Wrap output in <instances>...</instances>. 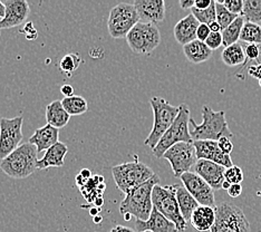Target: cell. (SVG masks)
Returning a JSON list of instances; mask_svg holds the SVG:
<instances>
[{"instance_id":"cell-30","label":"cell","mask_w":261,"mask_h":232,"mask_svg":"<svg viewBox=\"0 0 261 232\" xmlns=\"http://www.w3.org/2000/svg\"><path fill=\"white\" fill-rule=\"evenodd\" d=\"M241 16L248 22L261 21V0H245Z\"/></svg>"},{"instance_id":"cell-12","label":"cell","mask_w":261,"mask_h":232,"mask_svg":"<svg viewBox=\"0 0 261 232\" xmlns=\"http://www.w3.org/2000/svg\"><path fill=\"white\" fill-rule=\"evenodd\" d=\"M22 116L14 118H0V160L7 158L22 141Z\"/></svg>"},{"instance_id":"cell-29","label":"cell","mask_w":261,"mask_h":232,"mask_svg":"<svg viewBox=\"0 0 261 232\" xmlns=\"http://www.w3.org/2000/svg\"><path fill=\"white\" fill-rule=\"evenodd\" d=\"M240 40L248 44L261 45V26L256 22H245L240 36Z\"/></svg>"},{"instance_id":"cell-9","label":"cell","mask_w":261,"mask_h":232,"mask_svg":"<svg viewBox=\"0 0 261 232\" xmlns=\"http://www.w3.org/2000/svg\"><path fill=\"white\" fill-rule=\"evenodd\" d=\"M138 22L140 18L133 4H118L111 9L108 20L109 33L115 39L126 38Z\"/></svg>"},{"instance_id":"cell-33","label":"cell","mask_w":261,"mask_h":232,"mask_svg":"<svg viewBox=\"0 0 261 232\" xmlns=\"http://www.w3.org/2000/svg\"><path fill=\"white\" fill-rule=\"evenodd\" d=\"M80 64L81 57L77 54H67V55H65L62 58L61 63H59V67H61L64 73L72 74L73 71L79 68Z\"/></svg>"},{"instance_id":"cell-48","label":"cell","mask_w":261,"mask_h":232,"mask_svg":"<svg viewBox=\"0 0 261 232\" xmlns=\"http://www.w3.org/2000/svg\"><path fill=\"white\" fill-rule=\"evenodd\" d=\"M80 174L84 178H86V180H90V178H92V172L88 169H83L80 172Z\"/></svg>"},{"instance_id":"cell-46","label":"cell","mask_w":261,"mask_h":232,"mask_svg":"<svg viewBox=\"0 0 261 232\" xmlns=\"http://www.w3.org/2000/svg\"><path fill=\"white\" fill-rule=\"evenodd\" d=\"M75 181H76V184H77V187H79L80 189H82V188H84L85 186H86V183L88 182V180H86V178H84L83 177L81 174H77L76 175V178H75Z\"/></svg>"},{"instance_id":"cell-4","label":"cell","mask_w":261,"mask_h":232,"mask_svg":"<svg viewBox=\"0 0 261 232\" xmlns=\"http://www.w3.org/2000/svg\"><path fill=\"white\" fill-rule=\"evenodd\" d=\"M150 104L154 115V123L149 136L144 141V144L153 150L175 121L180 107L171 105L167 99L156 96L150 98Z\"/></svg>"},{"instance_id":"cell-42","label":"cell","mask_w":261,"mask_h":232,"mask_svg":"<svg viewBox=\"0 0 261 232\" xmlns=\"http://www.w3.org/2000/svg\"><path fill=\"white\" fill-rule=\"evenodd\" d=\"M211 4H212V0H195L194 8H197L199 10H204L209 8Z\"/></svg>"},{"instance_id":"cell-20","label":"cell","mask_w":261,"mask_h":232,"mask_svg":"<svg viewBox=\"0 0 261 232\" xmlns=\"http://www.w3.org/2000/svg\"><path fill=\"white\" fill-rule=\"evenodd\" d=\"M59 138V130L53 127L51 125L47 124L43 127H39L35 131L34 134L29 138L28 143L35 145L37 148V153L46 152L48 148L54 146L58 143Z\"/></svg>"},{"instance_id":"cell-27","label":"cell","mask_w":261,"mask_h":232,"mask_svg":"<svg viewBox=\"0 0 261 232\" xmlns=\"http://www.w3.org/2000/svg\"><path fill=\"white\" fill-rule=\"evenodd\" d=\"M245 18L243 16H239L237 19L229 25L227 28L222 31V39H223V45L224 48L225 47H229L233 44L238 43V40L240 39V36L242 33V28L245 26Z\"/></svg>"},{"instance_id":"cell-32","label":"cell","mask_w":261,"mask_h":232,"mask_svg":"<svg viewBox=\"0 0 261 232\" xmlns=\"http://www.w3.org/2000/svg\"><path fill=\"white\" fill-rule=\"evenodd\" d=\"M216 11H217V21L219 22V25L221 26L222 31L227 28L229 25H231L237 18L239 16H237L224 7L223 4H220L216 2Z\"/></svg>"},{"instance_id":"cell-6","label":"cell","mask_w":261,"mask_h":232,"mask_svg":"<svg viewBox=\"0 0 261 232\" xmlns=\"http://www.w3.org/2000/svg\"><path fill=\"white\" fill-rule=\"evenodd\" d=\"M179 107L180 112L177 114L175 121L171 125V127L167 132H165L163 138L160 140L155 148L152 150L154 157L158 159L163 158L164 153L171 146L176 144V143H193L191 132L189 130L190 120H191V113H190L189 106L188 104H181Z\"/></svg>"},{"instance_id":"cell-31","label":"cell","mask_w":261,"mask_h":232,"mask_svg":"<svg viewBox=\"0 0 261 232\" xmlns=\"http://www.w3.org/2000/svg\"><path fill=\"white\" fill-rule=\"evenodd\" d=\"M191 14L197 18V20L200 23H204V25H210L211 22L217 20V11H216V2H212L211 6L207 9L199 10L197 8L191 9Z\"/></svg>"},{"instance_id":"cell-55","label":"cell","mask_w":261,"mask_h":232,"mask_svg":"<svg viewBox=\"0 0 261 232\" xmlns=\"http://www.w3.org/2000/svg\"><path fill=\"white\" fill-rule=\"evenodd\" d=\"M123 217H124V219H125V220H126V221H129V220L133 218L132 216H130V214H129V213H126V214H124V216H123Z\"/></svg>"},{"instance_id":"cell-41","label":"cell","mask_w":261,"mask_h":232,"mask_svg":"<svg viewBox=\"0 0 261 232\" xmlns=\"http://www.w3.org/2000/svg\"><path fill=\"white\" fill-rule=\"evenodd\" d=\"M242 193V186L241 184H231V187L228 190V194L231 198H238Z\"/></svg>"},{"instance_id":"cell-22","label":"cell","mask_w":261,"mask_h":232,"mask_svg":"<svg viewBox=\"0 0 261 232\" xmlns=\"http://www.w3.org/2000/svg\"><path fill=\"white\" fill-rule=\"evenodd\" d=\"M216 222V209L207 205H199L192 213L191 223L192 227L200 232L210 231Z\"/></svg>"},{"instance_id":"cell-44","label":"cell","mask_w":261,"mask_h":232,"mask_svg":"<svg viewBox=\"0 0 261 232\" xmlns=\"http://www.w3.org/2000/svg\"><path fill=\"white\" fill-rule=\"evenodd\" d=\"M195 0H180V6L183 10L192 9L194 7Z\"/></svg>"},{"instance_id":"cell-17","label":"cell","mask_w":261,"mask_h":232,"mask_svg":"<svg viewBox=\"0 0 261 232\" xmlns=\"http://www.w3.org/2000/svg\"><path fill=\"white\" fill-rule=\"evenodd\" d=\"M194 173H197L209 184L213 190H221L224 182L225 168L206 160H199L194 165Z\"/></svg>"},{"instance_id":"cell-47","label":"cell","mask_w":261,"mask_h":232,"mask_svg":"<svg viewBox=\"0 0 261 232\" xmlns=\"http://www.w3.org/2000/svg\"><path fill=\"white\" fill-rule=\"evenodd\" d=\"M207 26H209L211 33H222V28L220 25H219V22L217 20L211 22L210 25H207Z\"/></svg>"},{"instance_id":"cell-7","label":"cell","mask_w":261,"mask_h":232,"mask_svg":"<svg viewBox=\"0 0 261 232\" xmlns=\"http://www.w3.org/2000/svg\"><path fill=\"white\" fill-rule=\"evenodd\" d=\"M176 187L177 184L167 187H161L160 184H156L152 192V202L153 207L160 213H162L165 218L175 224L177 231L183 232L187 229L188 222L183 219L179 203H177Z\"/></svg>"},{"instance_id":"cell-40","label":"cell","mask_w":261,"mask_h":232,"mask_svg":"<svg viewBox=\"0 0 261 232\" xmlns=\"http://www.w3.org/2000/svg\"><path fill=\"white\" fill-rule=\"evenodd\" d=\"M248 74H249V76L253 77V79L260 81L261 80V63L249 66L248 67Z\"/></svg>"},{"instance_id":"cell-21","label":"cell","mask_w":261,"mask_h":232,"mask_svg":"<svg viewBox=\"0 0 261 232\" xmlns=\"http://www.w3.org/2000/svg\"><path fill=\"white\" fill-rule=\"evenodd\" d=\"M67 152L68 148L64 143H56L54 146H51L45 152L43 158L37 161V169L46 170L48 168H62Z\"/></svg>"},{"instance_id":"cell-1","label":"cell","mask_w":261,"mask_h":232,"mask_svg":"<svg viewBox=\"0 0 261 232\" xmlns=\"http://www.w3.org/2000/svg\"><path fill=\"white\" fill-rule=\"evenodd\" d=\"M203 121L201 124L195 123L193 118L190 120V124L193 126L191 136L193 141H216L222 138L232 139L233 134L229 128L225 120L224 111L215 112L210 106L203 105L202 107Z\"/></svg>"},{"instance_id":"cell-24","label":"cell","mask_w":261,"mask_h":232,"mask_svg":"<svg viewBox=\"0 0 261 232\" xmlns=\"http://www.w3.org/2000/svg\"><path fill=\"white\" fill-rule=\"evenodd\" d=\"M183 53H185L188 61L193 64H202L209 61L212 56V50L206 46V44L198 39L183 46Z\"/></svg>"},{"instance_id":"cell-11","label":"cell","mask_w":261,"mask_h":232,"mask_svg":"<svg viewBox=\"0 0 261 232\" xmlns=\"http://www.w3.org/2000/svg\"><path fill=\"white\" fill-rule=\"evenodd\" d=\"M163 158L169 161L175 177H181L182 174L191 172V169L199 161L193 143L186 142L176 143L171 146L164 153Z\"/></svg>"},{"instance_id":"cell-18","label":"cell","mask_w":261,"mask_h":232,"mask_svg":"<svg viewBox=\"0 0 261 232\" xmlns=\"http://www.w3.org/2000/svg\"><path fill=\"white\" fill-rule=\"evenodd\" d=\"M135 230L136 232H179L175 227V224L165 218L162 213H160L154 207L147 221L136 220Z\"/></svg>"},{"instance_id":"cell-28","label":"cell","mask_w":261,"mask_h":232,"mask_svg":"<svg viewBox=\"0 0 261 232\" xmlns=\"http://www.w3.org/2000/svg\"><path fill=\"white\" fill-rule=\"evenodd\" d=\"M62 104L70 116L82 115L88 111L87 100L83 96H80V95L63 98Z\"/></svg>"},{"instance_id":"cell-49","label":"cell","mask_w":261,"mask_h":232,"mask_svg":"<svg viewBox=\"0 0 261 232\" xmlns=\"http://www.w3.org/2000/svg\"><path fill=\"white\" fill-rule=\"evenodd\" d=\"M94 204H95V207H97V208H102V205L104 204V199L102 198V196H98V198L95 199Z\"/></svg>"},{"instance_id":"cell-14","label":"cell","mask_w":261,"mask_h":232,"mask_svg":"<svg viewBox=\"0 0 261 232\" xmlns=\"http://www.w3.org/2000/svg\"><path fill=\"white\" fill-rule=\"evenodd\" d=\"M4 5L6 14L3 19H0V29H10L21 25L31 13L26 0H7Z\"/></svg>"},{"instance_id":"cell-38","label":"cell","mask_w":261,"mask_h":232,"mask_svg":"<svg viewBox=\"0 0 261 232\" xmlns=\"http://www.w3.org/2000/svg\"><path fill=\"white\" fill-rule=\"evenodd\" d=\"M218 144H219V147H220V150L224 154H227V156H230L231 152L233 151V143L231 142V139L229 138L220 139L218 141Z\"/></svg>"},{"instance_id":"cell-39","label":"cell","mask_w":261,"mask_h":232,"mask_svg":"<svg viewBox=\"0 0 261 232\" xmlns=\"http://www.w3.org/2000/svg\"><path fill=\"white\" fill-rule=\"evenodd\" d=\"M210 34H211V31H210L209 26L204 25V23H200L198 32H197V39L205 43V40L207 39V37H209Z\"/></svg>"},{"instance_id":"cell-35","label":"cell","mask_w":261,"mask_h":232,"mask_svg":"<svg viewBox=\"0 0 261 232\" xmlns=\"http://www.w3.org/2000/svg\"><path fill=\"white\" fill-rule=\"evenodd\" d=\"M206 46L213 51L218 49L219 47L223 45V39H222V34L221 33H211L209 37L205 40Z\"/></svg>"},{"instance_id":"cell-23","label":"cell","mask_w":261,"mask_h":232,"mask_svg":"<svg viewBox=\"0 0 261 232\" xmlns=\"http://www.w3.org/2000/svg\"><path fill=\"white\" fill-rule=\"evenodd\" d=\"M70 120V115L64 109L62 100H54L46 107L47 124L55 128H63L66 126Z\"/></svg>"},{"instance_id":"cell-45","label":"cell","mask_w":261,"mask_h":232,"mask_svg":"<svg viewBox=\"0 0 261 232\" xmlns=\"http://www.w3.org/2000/svg\"><path fill=\"white\" fill-rule=\"evenodd\" d=\"M110 232H135L133 229H130L125 225H115Z\"/></svg>"},{"instance_id":"cell-56","label":"cell","mask_w":261,"mask_h":232,"mask_svg":"<svg viewBox=\"0 0 261 232\" xmlns=\"http://www.w3.org/2000/svg\"><path fill=\"white\" fill-rule=\"evenodd\" d=\"M259 86H260V87H261V80H260V81H259Z\"/></svg>"},{"instance_id":"cell-8","label":"cell","mask_w":261,"mask_h":232,"mask_svg":"<svg viewBox=\"0 0 261 232\" xmlns=\"http://www.w3.org/2000/svg\"><path fill=\"white\" fill-rule=\"evenodd\" d=\"M216 222L210 232H251L250 222L243 211L228 201L216 205Z\"/></svg>"},{"instance_id":"cell-2","label":"cell","mask_w":261,"mask_h":232,"mask_svg":"<svg viewBox=\"0 0 261 232\" xmlns=\"http://www.w3.org/2000/svg\"><path fill=\"white\" fill-rule=\"evenodd\" d=\"M156 184H160V177L155 174L147 182L141 184L125 194V198L122 200L120 204L122 216L129 213L136 220L147 221L153 210L152 192Z\"/></svg>"},{"instance_id":"cell-51","label":"cell","mask_w":261,"mask_h":232,"mask_svg":"<svg viewBox=\"0 0 261 232\" xmlns=\"http://www.w3.org/2000/svg\"><path fill=\"white\" fill-rule=\"evenodd\" d=\"M6 14V8H5V5L3 2H0V19H3L5 17Z\"/></svg>"},{"instance_id":"cell-50","label":"cell","mask_w":261,"mask_h":232,"mask_svg":"<svg viewBox=\"0 0 261 232\" xmlns=\"http://www.w3.org/2000/svg\"><path fill=\"white\" fill-rule=\"evenodd\" d=\"M99 212H100V208H97V207H93V208H91V209H90V213H91V216L93 218L98 216Z\"/></svg>"},{"instance_id":"cell-52","label":"cell","mask_w":261,"mask_h":232,"mask_svg":"<svg viewBox=\"0 0 261 232\" xmlns=\"http://www.w3.org/2000/svg\"><path fill=\"white\" fill-rule=\"evenodd\" d=\"M93 220H94V223H100V222H102V220H103V218L102 217H100L99 216V214H98V216H96V217H94L93 218Z\"/></svg>"},{"instance_id":"cell-37","label":"cell","mask_w":261,"mask_h":232,"mask_svg":"<svg viewBox=\"0 0 261 232\" xmlns=\"http://www.w3.org/2000/svg\"><path fill=\"white\" fill-rule=\"evenodd\" d=\"M245 53H246L247 59H249V61H257L261 54L260 46L254 45V44H248L245 47Z\"/></svg>"},{"instance_id":"cell-25","label":"cell","mask_w":261,"mask_h":232,"mask_svg":"<svg viewBox=\"0 0 261 232\" xmlns=\"http://www.w3.org/2000/svg\"><path fill=\"white\" fill-rule=\"evenodd\" d=\"M176 200L177 203H179V208L183 219H185L187 222H190L192 213L200 205L198 203V201L195 200L191 195V193H190L185 187L181 186V184H177L176 187Z\"/></svg>"},{"instance_id":"cell-34","label":"cell","mask_w":261,"mask_h":232,"mask_svg":"<svg viewBox=\"0 0 261 232\" xmlns=\"http://www.w3.org/2000/svg\"><path fill=\"white\" fill-rule=\"evenodd\" d=\"M224 180L228 181L230 184H241V182L243 181L242 169L237 165L225 169Z\"/></svg>"},{"instance_id":"cell-10","label":"cell","mask_w":261,"mask_h":232,"mask_svg":"<svg viewBox=\"0 0 261 232\" xmlns=\"http://www.w3.org/2000/svg\"><path fill=\"white\" fill-rule=\"evenodd\" d=\"M128 47L133 53L147 55L160 45L161 34L156 25L138 22L126 36Z\"/></svg>"},{"instance_id":"cell-43","label":"cell","mask_w":261,"mask_h":232,"mask_svg":"<svg viewBox=\"0 0 261 232\" xmlns=\"http://www.w3.org/2000/svg\"><path fill=\"white\" fill-rule=\"evenodd\" d=\"M61 93L64 95L65 97H70L74 96V87L72 85L65 84L61 87Z\"/></svg>"},{"instance_id":"cell-26","label":"cell","mask_w":261,"mask_h":232,"mask_svg":"<svg viewBox=\"0 0 261 232\" xmlns=\"http://www.w3.org/2000/svg\"><path fill=\"white\" fill-rule=\"evenodd\" d=\"M221 58L224 65H227L229 67L241 66V65H245L247 62L245 48L238 43L225 47L221 54Z\"/></svg>"},{"instance_id":"cell-36","label":"cell","mask_w":261,"mask_h":232,"mask_svg":"<svg viewBox=\"0 0 261 232\" xmlns=\"http://www.w3.org/2000/svg\"><path fill=\"white\" fill-rule=\"evenodd\" d=\"M224 7L227 8L230 13L237 16H241L243 10V2L242 0H227L223 3Z\"/></svg>"},{"instance_id":"cell-19","label":"cell","mask_w":261,"mask_h":232,"mask_svg":"<svg viewBox=\"0 0 261 232\" xmlns=\"http://www.w3.org/2000/svg\"><path fill=\"white\" fill-rule=\"evenodd\" d=\"M200 22L192 14L182 18L174 26V38L182 46H186L197 39V32Z\"/></svg>"},{"instance_id":"cell-15","label":"cell","mask_w":261,"mask_h":232,"mask_svg":"<svg viewBox=\"0 0 261 232\" xmlns=\"http://www.w3.org/2000/svg\"><path fill=\"white\" fill-rule=\"evenodd\" d=\"M198 160H206L224 166L225 169L233 166L232 159L224 154L216 141H193Z\"/></svg>"},{"instance_id":"cell-57","label":"cell","mask_w":261,"mask_h":232,"mask_svg":"<svg viewBox=\"0 0 261 232\" xmlns=\"http://www.w3.org/2000/svg\"><path fill=\"white\" fill-rule=\"evenodd\" d=\"M143 232H151V231H143Z\"/></svg>"},{"instance_id":"cell-54","label":"cell","mask_w":261,"mask_h":232,"mask_svg":"<svg viewBox=\"0 0 261 232\" xmlns=\"http://www.w3.org/2000/svg\"><path fill=\"white\" fill-rule=\"evenodd\" d=\"M230 187H231V184H230L228 181L224 180V182H223V184H222V189H223V190H227V191H228Z\"/></svg>"},{"instance_id":"cell-5","label":"cell","mask_w":261,"mask_h":232,"mask_svg":"<svg viewBox=\"0 0 261 232\" xmlns=\"http://www.w3.org/2000/svg\"><path fill=\"white\" fill-rule=\"evenodd\" d=\"M112 175L117 189L124 194H127L133 189L149 181L155 173L146 164L134 161L113 166Z\"/></svg>"},{"instance_id":"cell-13","label":"cell","mask_w":261,"mask_h":232,"mask_svg":"<svg viewBox=\"0 0 261 232\" xmlns=\"http://www.w3.org/2000/svg\"><path fill=\"white\" fill-rule=\"evenodd\" d=\"M180 178L183 187L191 193L200 205L216 208L215 190L202 177L194 173V172H188V173L182 174Z\"/></svg>"},{"instance_id":"cell-53","label":"cell","mask_w":261,"mask_h":232,"mask_svg":"<svg viewBox=\"0 0 261 232\" xmlns=\"http://www.w3.org/2000/svg\"><path fill=\"white\" fill-rule=\"evenodd\" d=\"M105 188H106V184H105V183H99V184H98V191H99L100 193H103Z\"/></svg>"},{"instance_id":"cell-3","label":"cell","mask_w":261,"mask_h":232,"mask_svg":"<svg viewBox=\"0 0 261 232\" xmlns=\"http://www.w3.org/2000/svg\"><path fill=\"white\" fill-rule=\"evenodd\" d=\"M37 148L31 143H23L0 163L5 174L13 178H26L37 169Z\"/></svg>"},{"instance_id":"cell-16","label":"cell","mask_w":261,"mask_h":232,"mask_svg":"<svg viewBox=\"0 0 261 232\" xmlns=\"http://www.w3.org/2000/svg\"><path fill=\"white\" fill-rule=\"evenodd\" d=\"M134 7L138 11L141 22L158 25L165 18L164 0H136Z\"/></svg>"}]
</instances>
